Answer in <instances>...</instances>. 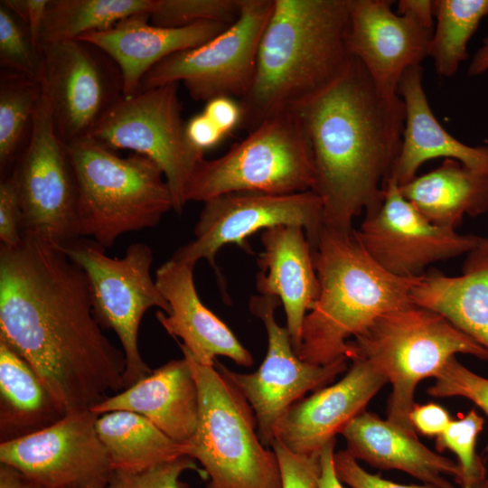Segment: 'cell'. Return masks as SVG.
Masks as SVG:
<instances>
[{"instance_id": "cell-1", "label": "cell", "mask_w": 488, "mask_h": 488, "mask_svg": "<svg viewBox=\"0 0 488 488\" xmlns=\"http://www.w3.org/2000/svg\"><path fill=\"white\" fill-rule=\"evenodd\" d=\"M102 329L85 271L61 247L25 235L1 247L0 340L31 366L62 417L126 389L124 352Z\"/></svg>"}, {"instance_id": "cell-2", "label": "cell", "mask_w": 488, "mask_h": 488, "mask_svg": "<svg viewBox=\"0 0 488 488\" xmlns=\"http://www.w3.org/2000/svg\"><path fill=\"white\" fill-rule=\"evenodd\" d=\"M290 110L310 148L323 227L353 230L354 218L381 203L402 142L401 98L381 92L352 56L332 83Z\"/></svg>"}, {"instance_id": "cell-3", "label": "cell", "mask_w": 488, "mask_h": 488, "mask_svg": "<svg viewBox=\"0 0 488 488\" xmlns=\"http://www.w3.org/2000/svg\"><path fill=\"white\" fill-rule=\"evenodd\" d=\"M348 30V0H273L239 127L249 133L332 83L352 58Z\"/></svg>"}, {"instance_id": "cell-4", "label": "cell", "mask_w": 488, "mask_h": 488, "mask_svg": "<svg viewBox=\"0 0 488 488\" xmlns=\"http://www.w3.org/2000/svg\"><path fill=\"white\" fill-rule=\"evenodd\" d=\"M314 260L319 295L307 313L297 356L327 365L350 355L349 341L381 315L414 305L411 291L418 277H401L380 267L349 232L323 227Z\"/></svg>"}, {"instance_id": "cell-5", "label": "cell", "mask_w": 488, "mask_h": 488, "mask_svg": "<svg viewBox=\"0 0 488 488\" xmlns=\"http://www.w3.org/2000/svg\"><path fill=\"white\" fill-rule=\"evenodd\" d=\"M65 146L77 183L80 238L111 247L124 233L156 226L174 210L164 173L150 158L121 157L91 136Z\"/></svg>"}, {"instance_id": "cell-6", "label": "cell", "mask_w": 488, "mask_h": 488, "mask_svg": "<svg viewBox=\"0 0 488 488\" xmlns=\"http://www.w3.org/2000/svg\"><path fill=\"white\" fill-rule=\"evenodd\" d=\"M349 360L371 363L392 385L387 420L417 435L409 420L414 392L457 353L488 361V351L442 315L416 305L387 313L348 343Z\"/></svg>"}, {"instance_id": "cell-7", "label": "cell", "mask_w": 488, "mask_h": 488, "mask_svg": "<svg viewBox=\"0 0 488 488\" xmlns=\"http://www.w3.org/2000/svg\"><path fill=\"white\" fill-rule=\"evenodd\" d=\"M199 392V420L185 455L202 466L206 488H282L275 452L260 441L248 401L215 366L181 349Z\"/></svg>"}, {"instance_id": "cell-8", "label": "cell", "mask_w": 488, "mask_h": 488, "mask_svg": "<svg viewBox=\"0 0 488 488\" xmlns=\"http://www.w3.org/2000/svg\"><path fill=\"white\" fill-rule=\"evenodd\" d=\"M314 173L303 128L292 110L260 123L223 155L203 159L186 191V202L233 192L290 194L312 191Z\"/></svg>"}, {"instance_id": "cell-9", "label": "cell", "mask_w": 488, "mask_h": 488, "mask_svg": "<svg viewBox=\"0 0 488 488\" xmlns=\"http://www.w3.org/2000/svg\"><path fill=\"white\" fill-rule=\"evenodd\" d=\"M86 273L96 317L120 341L126 359V389L152 372L138 349V331L145 313L170 305L151 276L153 251L142 242L128 246L122 258H111L105 248L80 238L61 248Z\"/></svg>"}, {"instance_id": "cell-10", "label": "cell", "mask_w": 488, "mask_h": 488, "mask_svg": "<svg viewBox=\"0 0 488 488\" xmlns=\"http://www.w3.org/2000/svg\"><path fill=\"white\" fill-rule=\"evenodd\" d=\"M179 83H169L123 98L102 118L90 136L111 149H129L154 161L170 188L174 211L187 204L190 181L204 159L186 134Z\"/></svg>"}, {"instance_id": "cell-11", "label": "cell", "mask_w": 488, "mask_h": 488, "mask_svg": "<svg viewBox=\"0 0 488 488\" xmlns=\"http://www.w3.org/2000/svg\"><path fill=\"white\" fill-rule=\"evenodd\" d=\"M272 5L273 0H241L232 24L210 41L158 62L145 75L138 92L183 82L197 101L241 99L254 79L258 44Z\"/></svg>"}, {"instance_id": "cell-12", "label": "cell", "mask_w": 488, "mask_h": 488, "mask_svg": "<svg viewBox=\"0 0 488 488\" xmlns=\"http://www.w3.org/2000/svg\"><path fill=\"white\" fill-rule=\"evenodd\" d=\"M40 82L56 136L67 145L90 136L124 98V80L115 61L81 40L42 44Z\"/></svg>"}, {"instance_id": "cell-13", "label": "cell", "mask_w": 488, "mask_h": 488, "mask_svg": "<svg viewBox=\"0 0 488 488\" xmlns=\"http://www.w3.org/2000/svg\"><path fill=\"white\" fill-rule=\"evenodd\" d=\"M12 174L22 205L23 235L61 248L80 238L75 174L66 146L53 129L43 90L29 139Z\"/></svg>"}, {"instance_id": "cell-14", "label": "cell", "mask_w": 488, "mask_h": 488, "mask_svg": "<svg viewBox=\"0 0 488 488\" xmlns=\"http://www.w3.org/2000/svg\"><path fill=\"white\" fill-rule=\"evenodd\" d=\"M280 303L274 296L257 295L250 298L249 309L261 320L267 335V354L256 371L235 372L217 360L214 364L249 404L258 437L267 447L276 439L277 425L292 405L308 391L322 389L348 370V359L327 365L301 360L293 348L288 330L275 318Z\"/></svg>"}, {"instance_id": "cell-15", "label": "cell", "mask_w": 488, "mask_h": 488, "mask_svg": "<svg viewBox=\"0 0 488 488\" xmlns=\"http://www.w3.org/2000/svg\"><path fill=\"white\" fill-rule=\"evenodd\" d=\"M90 409L64 415L25 436L1 442L0 463L34 488H107L114 471Z\"/></svg>"}, {"instance_id": "cell-16", "label": "cell", "mask_w": 488, "mask_h": 488, "mask_svg": "<svg viewBox=\"0 0 488 488\" xmlns=\"http://www.w3.org/2000/svg\"><path fill=\"white\" fill-rule=\"evenodd\" d=\"M277 225L302 227L314 249L323 228L320 198L306 191L290 194L233 192L210 199L203 202L194 239L171 258L192 267L205 259L218 274L215 258L222 247L237 244L245 248L248 237Z\"/></svg>"}, {"instance_id": "cell-17", "label": "cell", "mask_w": 488, "mask_h": 488, "mask_svg": "<svg viewBox=\"0 0 488 488\" xmlns=\"http://www.w3.org/2000/svg\"><path fill=\"white\" fill-rule=\"evenodd\" d=\"M354 233L385 270L401 277H418L436 262L467 254L481 237L460 234L429 222L388 178L380 205L365 213Z\"/></svg>"}, {"instance_id": "cell-18", "label": "cell", "mask_w": 488, "mask_h": 488, "mask_svg": "<svg viewBox=\"0 0 488 488\" xmlns=\"http://www.w3.org/2000/svg\"><path fill=\"white\" fill-rule=\"evenodd\" d=\"M391 5L388 0H348L347 42L377 88L397 96L404 72L429 56L433 29Z\"/></svg>"}, {"instance_id": "cell-19", "label": "cell", "mask_w": 488, "mask_h": 488, "mask_svg": "<svg viewBox=\"0 0 488 488\" xmlns=\"http://www.w3.org/2000/svg\"><path fill=\"white\" fill-rule=\"evenodd\" d=\"M336 383L292 405L276 427V439L298 455L319 454L334 436L365 411L387 383L385 375L361 359H352Z\"/></svg>"}, {"instance_id": "cell-20", "label": "cell", "mask_w": 488, "mask_h": 488, "mask_svg": "<svg viewBox=\"0 0 488 488\" xmlns=\"http://www.w3.org/2000/svg\"><path fill=\"white\" fill-rule=\"evenodd\" d=\"M193 267L170 258L155 274V282L170 305V313H156L164 329L180 338L181 349L197 362L214 366L218 356L231 359L239 365L249 367L251 353L239 343L232 331L201 301L193 280Z\"/></svg>"}, {"instance_id": "cell-21", "label": "cell", "mask_w": 488, "mask_h": 488, "mask_svg": "<svg viewBox=\"0 0 488 488\" xmlns=\"http://www.w3.org/2000/svg\"><path fill=\"white\" fill-rule=\"evenodd\" d=\"M261 244L257 289L259 295L274 296L280 300L296 352L305 318L320 289L313 249L305 230L295 225L266 229L261 234Z\"/></svg>"}, {"instance_id": "cell-22", "label": "cell", "mask_w": 488, "mask_h": 488, "mask_svg": "<svg viewBox=\"0 0 488 488\" xmlns=\"http://www.w3.org/2000/svg\"><path fill=\"white\" fill-rule=\"evenodd\" d=\"M149 13L128 16L111 28L80 36L100 48L119 67L124 80V98L135 96L145 75L168 56L199 46L230 25L202 22L185 27L154 25Z\"/></svg>"}, {"instance_id": "cell-23", "label": "cell", "mask_w": 488, "mask_h": 488, "mask_svg": "<svg viewBox=\"0 0 488 488\" xmlns=\"http://www.w3.org/2000/svg\"><path fill=\"white\" fill-rule=\"evenodd\" d=\"M98 416L117 410L137 413L174 442L185 446L199 420V392L187 360H173L90 408Z\"/></svg>"}, {"instance_id": "cell-24", "label": "cell", "mask_w": 488, "mask_h": 488, "mask_svg": "<svg viewBox=\"0 0 488 488\" xmlns=\"http://www.w3.org/2000/svg\"><path fill=\"white\" fill-rule=\"evenodd\" d=\"M422 77L421 65L413 66L404 72L399 84L405 123L400 150L389 178L402 186L417 176L425 162L440 157L488 172V145H468L444 129L431 110Z\"/></svg>"}, {"instance_id": "cell-25", "label": "cell", "mask_w": 488, "mask_h": 488, "mask_svg": "<svg viewBox=\"0 0 488 488\" xmlns=\"http://www.w3.org/2000/svg\"><path fill=\"white\" fill-rule=\"evenodd\" d=\"M345 449L356 460L382 470H399L436 488H455L443 475L456 480L460 470L453 460L440 455L418 439L378 415L364 411L340 432Z\"/></svg>"}, {"instance_id": "cell-26", "label": "cell", "mask_w": 488, "mask_h": 488, "mask_svg": "<svg viewBox=\"0 0 488 488\" xmlns=\"http://www.w3.org/2000/svg\"><path fill=\"white\" fill-rule=\"evenodd\" d=\"M411 301L442 315L488 351V238L481 237L466 254L460 276H421Z\"/></svg>"}, {"instance_id": "cell-27", "label": "cell", "mask_w": 488, "mask_h": 488, "mask_svg": "<svg viewBox=\"0 0 488 488\" xmlns=\"http://www.w3.org/2000/svg\"><path fill=\"white\" fill-rule=\"evenodd\" d=\"M402 195L432 224L455 230L465 216L488 211V172L445 159L432 171L399 186Z\"/></svg>"}, {"instance_id": "cell-28", "label": "cell", "mask_w": 488, "mask_h": 488, "mask_svg": "<svg viewBox=\"0 0 488 488\" xmlns=\"http://www.w3.org/2000/svg\"><path fill=\"white\" fill-rule=\"evenodd\" d=\"M2 442L43 428L62 416L31 366L0 340Z\"/></svg>"}, {"instance_id": "cell-29", "label": "cell", "mask_w": 488, "mask_h": 488, "mask_svg": "<svg viewBox=\"0 0 488 488\" xmlns=\"http://www.w3.org/2000/svg\"><path fill=\"white\" fill-rule=\"evenodd\" d=\"M95 426L114 470L137 472L186 455L185 446L135 412L117 410L99 415Z\"/></svg>"}, {"instance_id": "cell-30", "label": "cell", "mask_w": 488, "mask_h": 488, "mask_svg": "<svg viewBox=\"0 0 488 488\" xmlns=\"http://www.w3.org/2000/svg\"><path fill=\"white\" fill-rule=\"evenodd\" d=\"M155 0H49L38 34L42 44L78 40L119 21L151 12Z\"/></svg>"}, {"instance_id": "cell-31", "label": "cell", "mask_w": 488, "mask_h": 488, "mask_svg": "<svg viewBox=\"0 0 488 488\" xmlns=\"http://www.w3.org/2000/svg\"><path fill=\"white\" fill-rule=\"evenodd\" d=\"M436 24L429 57L436 71L452 77L468 58L467 45L488 17V0H433Z\"/></svg>"}, {"instance_id": "cell-32", "label": "cell", "mask_w": 488, "mask_h": 488, "mask_svg": "<svg viewBox=\"0 0 488 488\" xmlns=\"http://www.w3.org/2000/svg\"><path fill=\"white\" fill-rule=\"evenodd\" d=\"M41 82L1 70L0 169L17 161L29 139L36 108L42 98Z\"/></svg>"}, {"instance_id": "cell-33", "label": "cell", "mask_w": 488, "mask_h": 488, "mask_svg": "<svg viewBox=\"0 0 488 488\" xmlns=\"http://www.w3.org/2000/svg\"><path fill=\"white\" fill-rule=\"evenodd\" d=\"M483 424L484 419L471 409L458 419H452L445 431L436 436L438 451L449 449L457 456L460 474L455 482L462 488H470L487 477L483 460L475 452L477 436Z\"/></svg>"}, {"instance_id": "cell-34", "label": "cell", "mask_w": 488, "mask_h": 488, "mask_svg": "<svg viewBox=\"0 0 488 488\" xmlns=\"http://www.w3.org/2000/svg\"><path fill=\"white\" fill-rule=\"evenodd\" d=\"M241 0H155L150 12L154 25L168 28L202 22L232 24L239 17Z\"/></svg>"}, {"instance_id": "cell-35", "label": "cell", "mask_w": 488, "mask_h": 488, "mask_svg": "<svg viewBox=\"0 0 488 488\" xmlns=\"http://www.w3.org/2000/svg\"><path fill=\"white\" fill-rule=\"evenodd\" d=\"M0 65L1 70L13 71L40 81L41 56L30 29L1 3Z\"/></svg>"}, {"instance_id": "cell-36", "label": "cell", "mask_w": 488, "mask_h": 488, "mask_svg": "<svg viewBox=\"0 0 488 488\" xmlns=\"http://www.w3.org/2000/svg\"><path fill=\"white\" fill-rule=\"evenodd\" d=\"M194 461L182 455L142 471L114 470L107 488H192L180 480L183 472L193 470L207 479L204 470L199 469Z\"/></svg>"}, {"instance_id": "cell-37", "label": "cell", "mask_w": 488, "mask_h": 488, "mask_svg": "<svg viewBox=\"0 0 488 488\" xmlns=\"http://www.w3.org/2000/svg\"><path fill=\"white\" fill-rule=\"evenodd\" d=\"M436 398L463 397L477 405L488 418V379L481 377L450 358L435 376V383L427 389ZM488 452V444L485 447Z\"/></svg>"}, {"instance_id": "cell-38", "label": "cell", "mask_w": 488, "mask_h": 488, "mask_svg": "<svg viewBox=\"0 0 488 488\" xmlns=\"http://www.w3.org/2000/svg\"><path fill=\"white\" fill-rule=\"evenodd\" d=\"M278 461L282 488H317L321 474L320 453L298 455L279 440L271 445Z\"/></svg>"}, {"instance_id": "cell-39", "label": "cell", "mask_w": 488, "mask_h": 488, "mask_svg": "<svg viewBox=\"0 0 488 488\" xmlns=\"http://www.w3.org/2000/svg\"><path fill=\"white\" fill-rule=\"evenodd\" d=\"M23 212L20 196L13 174L0 183L1 247L14 248L23 240Z\"/></svg>"}, {"instance_id": "cell-40", "label": "cell", "mask_w": 488, "mask_h": 488, "mask_svg": "<svg viewBox=\"0 0 488 488\" xmlns=\"http://www.w3.org/2000/svg\"><path fill=\"white\" fill-rule=\"evenodd\" d=\"M334 469L339 480L352 488H436L427 484H399L368 473L346 450L334 454Z\"/></svg>"}, {"instance_id": "cell-41", "label": "cell", "mask_w": 488, "mask_h": 488, "mask_svg": "<svg viewBox=\"0 0 488 488\" xmlns=\"http://www.w3.org/2000/svg\"><path fill=\"white\" fill-rule=\"evenodd\" d=\"M409 420L416 432L427 436H438L452 420L449 413L436 403L415 404Z\"/></svg>"}, {"instance_id": "cell-42", "label": "cell", "mask_w": 488, "mask_h": 488, "mask_svg": "<svg viewBox=\"0 0 488 488\" xmlns=\"http://www.w3.org/2000/svg\"><path fill=\"white\" fill-rule=\"evenodd\" d=\"M203 113L226 135L232 129L239 127L241 120V108L230 97H217L208 102Z\"/></svg>"}, {"instance_id": "cell-43", "label": "cell", "mask_w": 488, "mask_h": 488, "mask_svg": "<svg viewBox=\"0 0 488 488\" xmlns=\"http://www.w3.org/2000/svg\"><path fill=\"white\" fill-rule=\"evenodd\" d=\"M186 134L191 144L202 152L216 145L224 136L204 113L194 116L186 123Z\"/></svg>"}, {"instance_id": "cell-44", "label": "cell", "mask_w": 488, "mask_h": 488, "mask_svg": "<svg viewBox=\"0 0 488 488\" xmlns=\"http://www.w3.org/2000/svg\"><path fill=\"white\" fill-rule=\"evenodd\" d=\"M48 2L49 0H1L0 3L28 25L38 47V34Z\"/></svg>"}, {"instance_id": "cell-45", "label": "cell", "mask_w": 488, "mask_h": 488, "mask_svg": "<svg viewBox=\"0 0 488 488\" xmlns=\"http://www.w3.org/2000/svg\"><path fill=\"white\" fill-rule=\"evenodd\" d=\"M398 14L408 15L424 26L434 30L433 0H400L398 2Z\"/></svg>"}, {"instance_id": "cell-46", "label": "cell", "mask_w": 488, "mask_h": 488, "mask_svg": "<svg viewBox=\"0 0 488 488\" xmlns=\"http://www.w3.org/2000/svg\"><path fill=\"white\" fill-rule=\"evenodd\" d=\"M335 438L329 441L320 452L321 474L317 488H344L334 469Z\"/></svg>"}, {"instance_id": "cell-47", "label": "cell", "mask_w": 488, "mask_h": 488, "mask_svg": "<svg viewBox=\"0 0 488 488\" xmlns=\"http://www.w3.org/2000/svg\"><path fill=\"white\" fill-rule=\"evenodd\" d=\"M0 488H34L14 467L0 464Z\"/></svg>"}, {"instance_id": "cell-48", "label": "cell", "mask_w": 488, "mask_h": 488, "mask_svg": "<svg viewBox=\"0 0 488 488\" xmlns=\"http://www.w3.org/2000/svg\"><path fill=\"white\" fill-rule=\"evenodd\" d=\"M488 71V36L483 40L481 46L471 59L467 69L469 76H479Z\"/></svg>"}, {"instance_id": "cell-49", "label": "cell", "mask_w": 488, "mask_h": 488, "mask_svg": "<svg viewBox=\"0 0 488 488\" xmlns=\"http://www.w3.org/2000/svg\"><path fill=\"white\" fill-rule=\"evenodd\" d=\"M470 488H488V477L474 484Z\"/></svg>"}]
</instances>
